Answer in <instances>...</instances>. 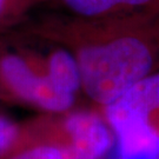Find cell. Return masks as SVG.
I'll list each match as a JSON object with an SVG mask.
<instances>
[{
	"label": "cell",
	"mask_w": 159,
	"mask_h": 159,
	"mask_svg": "<svg viewBox=\"0 0 159 159\" xmlns=\"http://www.w3.org/2000/svg\"><path fill=\"white\" fill-rule=\"evenodd\" d=\"M19 132L20 124L0 114V156H2L16 143Z\"/></svg>",
	"instance_id": "obj_8"
},
{
	"label": "cell",
	"mask_w": 159,
	"mask_h": 159,
	"mask_svg": "<svg viewBox=\"0 0 159 159\" xmlns=\"http://www.w3.org/2000/svg\"><path fill=\"white\" fill-rule=\"evenodd\" d=\"M29 123L48 136L63 137L57 143L67 151L71 159H100L112 145L107 125L93 112L78 111L70 113L58 127L60 136L45 130L35 119L29 120Z\"/></svg>",
	"instance_id": "obj_4"
},
{
	"label": "cell",
	"mask_w": 159,
	"mask_h": 159,
	"mask_svg": "<svg viewBox=\"0 0 159 159\" xmlns=\"http://www.w3.org/2000/svg\"><path fill=\"white\" fill-rule=\"evenodd\" d=\"M0 159H71L67 151L58 143L41 136L20 124V132L16 143Z\"/></svg>",
	"instance_id": "obj_5"
},
{
	"label": "cell",
	"mask_w": 159,
	"mask_h": 159,
	"mask_svg": "<svg viewBox=\"0 0 159 159\" xmlns=\"http://www.w3.org/2000/svg\"><path fill=\"white\" fill-rule=\"evenodd\" d=\"M71 53L79 68L81 87L102 106L145 78L152 66L148 46L132 35L83 39Z\"/></svg>",
	"instance_id": "obj_1"
},
{
	"label": "cell",
	"mask_w": 159,
	"mask_h": 159,
	"mask_svg": "<svg viewBox=\"0 0 159 159\" xmlns=\"http://www.w3.org/2000/svg\"><path fill=\"white\" fill-rule=\"evenodd\" d=\"M51 0H38V6ZM78 18H107L116 12L151 5L157 0H53Z\"/></svg>",
	"instance_id": "obj_6"
},
{
	"label": "cell",
	"mask_w": 159,
	"mask_h": 159,
	"mask_svg": "<svg viewBox=\"0 0 159 159\" xmlns=\"http://www.w3.org/2000/svg\"><path fill=\"white\" fill-rule=\"evenodd\" d=\"M38 7V0H0V33L7 32Z\"/></svg>",
	"instance_id": "obj_7"
},
{
	"label": "cell",
	"mask_w": 159,
	"mask_h": 159,
	"mask_svg": "<svg viewBox=\"0 0 159 159\" xmlns=\"http://www.w3.org/2000/svg\"><path fill=\"white\" fill-rule=\"evenodd\" d=\"M159 108V74L145 77L105 106L118 140L119 159H159V134L148 123Z\"/></svg>",
	"instance_id": "obj_3"
},
{
	"label": "cell",
	"mask_w": 159,
	"mask_h": 159,
	"mask_svg": "<svg viewBox=\"0 0 159 159\" xmlns=\"http://www.w3.org/2000/svg\"><path fill=\"white\" fill-rule=\"evenodd\" d=\"M13 33L12 39L0 40V99L46 113L72 107L75 96L53 83L45 56L32 48L26 37Z\"/></svg>",
	"instance_id": "obj_2"
}]
</instances>
